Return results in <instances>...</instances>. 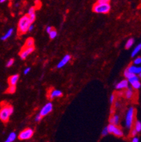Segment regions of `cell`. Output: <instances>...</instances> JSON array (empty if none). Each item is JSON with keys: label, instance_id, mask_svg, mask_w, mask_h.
Instances as JSON below:
<instances>
[{"label": "cell", "instance_id": "obj_1", "mask_svg": "<svg viewBox=\"0 0 141 142\" xmlns=\"http://www.w3.org/2000/svg\"><path fill=\"white\" fill-rule=\"evenodd\" d=\"M14 112V108L10 104L6 102L1 103L0 108V120L3 122H7L9 120V117Z\"/></svg>", "mask_w": 141, "mask_h": 142}, {"label": "cell", "instance_id": "obj_2", "mask_svg": "<svg viewBox=\"0 0 141 142\" xmlns=\"http://www.w3.org/2000/svg\"><path fill=\"white\" fill-rule=\"evenodd\" d=\"M32 23L29 19V17L28 14L22 16L18 23V28H17V32L18 35H21L28 31V28Z\"/></svg>", "mask_w": 141, "mask_h": 142}, {"label": "cell", "instance_id": "obj_3", "mask_svg": "<svg viewBox=\"0 0 141 142\" xmlns=\"http://www.w3.org/2000/svg\"><path fill=\"white\" fill-rule=\"evenodd\" d=\"M111 9L109 3L96 2L92 6V11L97 14H108Z\"/></svg>", "mask_w": 141, "mask_h": 142}, {"label": "cell", "instance_id": "obj_4", "mask_svg": "<svg viewBox=\"0 0 141 142\" xmlns=\"http://www.w3.org/2000/svg\"><path fill=\"white\" fill-rule=\"evenodd\" d=\"M135 108L133 107H130L127 110L126 115V126L128 129H131L132 126L134 124V117H135Z\"/></svg>", "mask_w": 141, "mask_h": 142}, {"label": "cell", "instance_id": "obj_5", "mask_svg": "<svg viewBox=\"0 0 141 142\" xmlns=\"http://www.w3.org/2000/svg\"><path fill=\"white\" fill-rule=\"evenodd\" d=\"M107 127V129H108L109 133L113 134L116 137H121L124 136V132H123V131L120 129L118 126H115L109 124Z\"/></svg>", "mask_w": 141, "mask_h": 142}, {"label": "cell", "instance_id": "obj_6", "mask_svg": "<svg viewBox=\"0 0 141 142\" xmlns=\"http://www.w3.org/2000/svg\"><path fill=\"white\" fill-rule=\"evenodd\" d=\"M33 134H34V131L31 128H27V129H24L23 131H22L18 134V138L20 140H27L33 137Z\"/></svg>", "mask_w": 141, "mask_h": 142}, {"label": "cell", "instance_id": "obj_7", "mask_svg": "<svg viewBox=\"0 0 141 142\" xmlns=\"http://www.w3.org/2000/svg\"><path fill=\"white\" fill-rule=\"evenodd\" d=\"M52 110H53V105L52 103L49 102L44 105L42 108L40 110V112L39 114L42 116V117H43L44 116L49 114L52 111Z\"/></svg>", "mask_w": 141, "mask_h": 142}, {"label": "cell", "instance_id": "obj_8", "mask_svg": "<svg viewBox=\"0 0 141 142\" xmlns=\"http://www.w3.org/2000/svg\"><path fill=\"white\" fill-rule=\"evenodd\" d=\"M34 50H35V47H23L21 52H19V56H20L21 59V60H26L28 56L30 54H31Z\"/></svg>", "mask_w": 141, "mask_h": 142}, {"label": "cell", "instance_id": "obj_9", "mask_svg": "<svg viewBox=\"0 0 141 142\" xmlns=\"http://www.w3.org/2000/svg\"><path fill=\"white\" fill-rule=\"evenodd\" d=\"M128 85L129 83L127 79H124L122 81L119 82L116 85V89L119 90V91H122L124 89H127L128 88Z\"/></svg>", "mask_w": 141, "mask_h": 142}, {"label": "cell", "instance_id": "obj_10", "mask_svg": "<svg viewBox=\"0 0 141 142\" xmlns=\"http://www.w3.org/2000/svg\"><path fill=\"white\" fill-rule=\"evenodd\" d=\"M49 99L52 100V99L55 98H59V97H61L63 95L62 92L60 90H57V89H52V91H50L49 93Z\"/></svg>", "mask_w": 141, "mask_h": 142}, {"label": "cell", "instance_id": "obj_11", "mask_svg": "<svg viewBox=\"0 0 141 142\" xmlns=\"http://www.w3.org/2000/svg\"><path fill=\"white\" fill-rule=\"evenodd\" d=\"M70 59H71V57H70V55H66L63 58H62V60L60 61L59 63L57 64V68L58 69H60V68H62L63 66H64L66 64H67L69 62V61L70 60Z\"/></svg>", "mask_w": 141, "mask_h": 142}, {"label": "cell", "instance_id": "obj_12", "mask_svg": "<svg viewBox=\"0 0 141 142\" xmlns=\"http://www.w3.org/2000/svg\"><path fill=\"white\" fill-rule=\"evenodd\" d=\"M126 69L130 73L137 76L141 72V66H137L136 65H130Z\"/></svg>", "mask_w": 141, "mask_h": 142}, {"label": "cell", "instance_id": "obj_13", "mask_svg": "<svg viewBox=\"0 0 141 142\" xmlns=\"http://www.w3.org/2000/svg\"><path fill=\"white\" fill-rule=\"evenodd\" d=\"M18 79H19V76L18 74L12 75L11 77H9V79H8V83H9V86H16Z\"/></svg>", "mask_w": 141, "mask_h": 142}, {"label": "cell", "instance_id": "obj_14", "mask_svg": "<svg viewBox=\"0 0 141 142\" xmlns=\"http://www.w3.org/2000/svg\"><path fill=\"white\" fill-rule=\"evenodd\" d=\"M123 95H124V97L126 99H128V100L132 99V98L133 97V95H134L133 88L128 87L127 89H126L123 93Z\"/></svg>", "mask_w": 141, "mask_h": 142}, {"label": "cell", "instance_id": "obj_15", "mask_svg": "<svg viewBox=\"0 0 141 142\" xmlns=\"http://www.w3.org/2000/svg\"><path fill=\"white\" fill-rule=\"evenodd\" d=\"M109 122V124H111V125L118 126L119 123V115H116V114L112 115L110 117Z\"/></svg>", "mask_w": 141, "mask_h": 142}, {"label": "cell", "instance_id": "obj_16", "mask_svg": "<svg viewBox=\"0 0 141 142\" xmlns=\"http://www.w3.org/2000/svg\"><path fill=\"white\" fill-rule=\"evenodd\" d=\"M34 43H35L34 39L33 38H28L26 40L23 47H34Z\"/></svg>", "mask_w": 141, "mask_h": 142}, {"label": "cell", "instance_id": "obj_17", "mask_svg": "<svg viewBox=\"0 0 141 142\" xmlns=\"http://www.w3.org/2000/svg\"><path fill=\"white\" fill-rule=\"evenodd\" d=\"M13 33H14V29H13V28L9 29V31L6 33V34H4L2 37H1V40H3V41H4V40H7L8 38H9L11 35H12Z\"/></svg>", "mask_w": 141, "mask_h": 142}, {"label": "cell", "instance_id": "obj_18", "mask_svg": "<svg viewBox=\"0 0 141 142\" xmlns=\"http://www.w3.org/2000/svg\"><path fill=\"white\" fill-rule=\"evenodd\" d=\"M16 139V134L15 132H11L9 134V137L5 140L4 142H14Z\"/></svg>", "mask_w": 141, "mask_h": 142}, {"label": "cell", "instance_id": "obj_19", "mask_svg": "<svg viewBox=\"0 0 141 142\" xmlns=\"http://www.w3.org/2000/svg\"><path fill=\"white\" fill-rule=\"evenodd\" d=\"M141 50V43H140L138 44L136 47L134 48V49L133 50V52H132V53H131V57H135V56H136Z\"/></svg>", "mask_w": 141, "mask_h": 142}, {"label": "cell", "instance_id": "obj_20", "mask_svg": "<svg viewBox=\"0 0 141 142\" xmlns=\"http://www.w3.org/2000/svg\"><path fill=\"white\" fill-rule=\"evenodd\" d=\"M136 130V131L138 133H140L141 131V121L136 120L134 123V127H133Z\"/></svg>", "mask_w": 141, "mask_h": 142}, {"label": "cell", "instance_id": "obj_21", "mask_svg": "<svg viewBox=\"0 0 141 142\" xmlns=\"http://www.w3.org/2000/svg\"><path fill=\"white\" fill-rule=\"evenodd\" d=\"M133 44H134V39L133 38L128 39V40H127L126 43L125 47H126V49H129V48H130V47L133 46Z\"/></svg>", "mask_w": 141, "mask_h": 142}, {"label": "cell", "instance_id": "obj_22", "mask_svg": "<svg viewBox=\"0 0 141 142\" xmlns=\"http://www.w3.org/2000/svg\"><path fill=\"white\" fill-rule=\"evenodd\" d=\"M16 86H9V88L6 90V93H9V94H13L16 92Z\"/></svg>", "mask_w": 141, "mask_h": 142}, {"label": "cell", "instance_id": "obj_23", "mask_svg": "<svg viewBox=\"0 0 141 142\" xmlns=\"http://www.w3.org/2000/svg\"><path fill=\"white\" fill-rule=\"evenodd\" d=\"M124 75L125 78H126V79H127V80H128L129 79H130V78H132V77L135 76L134 74H133L130 73V72L128 71L127 69H126V70L124 71Z\"/></svg>", "mask_w": 141, "mask_h": 142}, {"label": "cell", "instance_id": "obj_24", "mask_svg": "<svg viewBox=\"0 0 141 142\" xmlns=\"http://www.w3.org/2000/svg\"><path fill=\"white\" fill-rule=\"evenodd\" d=\"M131 86H132L133 88H134V89H136V90H138V89H140V88L141 87V83L140 81H138L134 82L133 83H132Z\"/></svg>", "mask_w": 141, "mask_h": 142}, {"label": "cell", "instance_id": "obj_25", "mask_svg": "<svg viewBox=\"0 0 141 142\" xmlns=\"http://www.w3.org/2000/svg\"><path fill=\"white\" fill-rule=\"evenodd\" d=\"M49 38L51 39H54L56 36H57V32H56V31L53 29V30L49 33Z\"/></svg>", "mask_w": 141, "mask_h": 142}, {"label": "cell", "instance_id": "obj_26", "mask_svg": "<svg viewBox=\"0 0 141 142\" xmlns=\"http://www.w3.org/2000/svg\"><path fill=\"white\" fill-rule=\"evenodd\" d=\"M128 83H130V84H132V83H133L134 82L139 81V78H138V76H136V75H135L134 77H133L132 78H130V79H128Z\"/></svg>", "mask_w": 141, "mask_h": 142}, {"label": "cell", "instance_id": "obj_27", "mask_svg": "<svg viewBox=\"0 0 141 142\" xmlns=\"http://www.w3.org/2000/svg\"><path fill=\"white\" fill-rule=\"evenodd\" d=\"M35 6H32V7H30V9H29V10H28V15L29 16V15H31V14H35Z\"/></svg>", "mask_w": 141, "mask_h": 142}, {"label": "cell", "instance_id": "obj_28", "mask_svg": "<svg viewBox=\"0 0 141 142\" xmlns=\"http://www.w3.org/2000/svg\"><path fill=\"white\" fill-rule=\"evenodd\" d=\"M133 64L136 66L141 64V57H138L137 58H136L135 60L133 61Z\"/></svg>", "mask_w": 141, "mask_h": 142}, {"label": "cell", "instance_id": "obj_29", "mask_svg": "<svg viewBox=\"0 0 141 142\" xmlns=\"http://www.w3.org/2000/svg\"><path fill=\"white\" fill-rule=\"evenodd\" d=\"M14 59H10L7 62V63L6 64V67H10V66H11L14 64Z\"/></svg>", "mask_w": 141, "mask_h": 142}, {"label": "cell", "instance_id": "obj_30", "mask_svg": "<svg viewBox=\"0 0 141 142\" xmlns=\"http://www.w3.org/2000/svg\"><path fill=\"white\" fill-rule=\"evenodd\" d=\"M115 100H116V96H115V95H114V94H112V95H110V98H109L110 103L114 104Z\"/></svg>", "mask_w": 141, "mask_h": 142}, {"label": "cell", "instance_id": "obj_31", "mask_svg": "<svg viewBox=\"0 0 141 142\" xmlns=\"http://www.w3.org/2000/svg\"><path fill=\"white\" fill-rule=\"evenodd\" d=\"M137 134H138V132L136 131V130L134 128H133V129H130V136L132 137H136Z\"/></svg>", "mask_w": 141, "mask_h": 142}, {"label": "cell", "instance_id": "obj_32", "mask_svg": "<svg viewBox=\"0 0 141 142\" xmlns=\"http://www.w3.org/2000/svg\"><path fill=\"white\" fill-rule=\"evenodd\" d=\"M108 134H109L108 129H107V127L106 126V127H104V128L103 130H102V136H107Z\"/></svg>", "mask_w": 141, "mask_h": 142}, {"label": "cell", "instance_id": "obj_33", "mask_svg": "<svg viewBox=\"0 0 141 142\" xmlns=\"http://www.w3.org/2000/svg\"><path fill=\"white\" fill-rule=\"evenodd\" d=\"M42 116L40 115V114H38V115H37V116L35 117V121L36 122H40V121L42 120Z\"/></svg>", "mask_w": 141, "mask_h": 142}, {"label": "cell", "instance_id": "obj_34", "mask_svg": "<svg viewBox=\"0 0 141 142\" xmlns=\"http://www.w3.org/2000/svg\"><path fill=\"white\" fill-rule=\"evenodd\" d=\"M120 107V103L117 100H115L114 102V108H119Z\"/></svg>", "mask_w": 141, "mask_h": 142}, {"label": "cell", "instance_id": "obj_35", "mask_svg": "<svg viewBox=\"0 0 141 142\" xmlns=\"http://www.w3.org/2000/svg\"><path fill=\"white\" fill-rule=\"evenodd\" d=\"M52 30H53V28H52V26H47V28H46V31H47V33H50Z\"/></svg>", "mask_w": 141, "mask_h": 142}, {"label": "cell", "instance_id": "obj_36", "mask_svg": "<svg viewBox=\"0 0 141 142\" xmlns=\"http://www.w3.org/2000/svg\"><path fill=\"white\" fill-rule=\"evenodd\" d=\"M30 71V67H27V68H26V69L24 70V74H25V75H26V74H28Z\"/></svg>", "mask_w": 141, "mask_h": 142}, {"label": "cell", "instance_id": "obj_37", "mask_svg": "<svg viewBox=\"0 0 141 142\" xmlns=\"http://www.w3.org/2000/svg\"><path fill=\"white\" fill-rule=\"evenodd\" d=\"M97 2L98 3H109V0H98Z\"/></svg>", "mask_w": 141, "mask_h": 142}, {"label": "cell", "instance_id": "obj_38", "mask_svg": "<svg viewBox=\"0 0 141 142\" xmlns=\"http://www.w3.org/2000/svg\"><path fill=\"white\" fill-rule=\"evenodd\" d=\"M131 142H139V139L138 137H133Z\"/></svg>", "mask_w": 141, "mask_h": 142}, {"label": "cell", "instance_id": "obj_39", "mask_svg": "<svg viewBox=\"0 0 141 142\" xmlns=\"http://www.w3.org/2000/svg\"><path fill=\"white\" fill-rule=\"evenodd\" d=\"M33 28H34V26H33V24H31V25L30 26L29 28H28V31H32L33 30Z\"/></svg>", "mask_w": 141, "mask_h": 142}, {"label": "cell", "instance_id": "obj_40", "mask_svg": "<svg viewBox=\"0 0 141 142\" xmlns=\"http://www.w3.org/2000/svg\"><path fill=\"white\" fill-rule=\"evenodd\" d=\"M5 0H0V3H4V2H5Z\"/></svg>", "mask_w": 141, "mask_h": 142}, {"label": "cell", "instance_id": "obj_41", "mask_svg": "<svg viewBox=\"0 0 141 142\" xmlns=\"http://www.w3.org/2000/svg\"><path fill=\"white\" fill-rule=\"evenodd\" d=\"M138 77H139V78H141V72L138 74Z\"/></svg>", "mask_w": 141, "mask_h": 142}]
</instances>
